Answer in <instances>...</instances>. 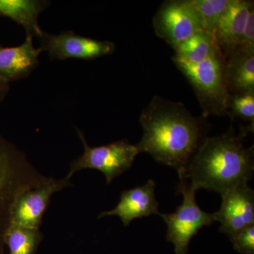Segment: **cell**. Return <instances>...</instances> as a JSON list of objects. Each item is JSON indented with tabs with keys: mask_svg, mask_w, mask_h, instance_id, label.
Here are the masks:
<instances>
[{
	"mask_svg": "<svg viewBox=\"0 0 254 254\" xmlns=\"http://www.w3.org/2000/svg\"><path fill=\"white\" fill-rule=\"evenodd\" d=\"M43 239L40 230L10 225L5 235L8 254H36Z\"/></svg>",
	"mask_w": 254,
	"mask_h": 254,
	"instance_id": "cell-17",
	"label": "cell"
},
{
	"mask_svg": "<svg viewBox=\"0 0 254 254\" xmlns=\"http://www.w3.org/2000/svg\"><path fill=\"white\" fill-rule=\"evenodd\" d=\"M47 178L23 151L0 133V254H5V235L18 195L41 185Z\"/></svg>",
	"mask_w": 254,
	"mask_h": 254,
	"instance_id": "cell-3",
	"label": "cell"
},
{
	"mask_svg": "<svg viewBox=\"0 0 254 254\" xmlns=\"http://www.w3.org/2000/svg\"><path fill=\"white\" fill-rule=\"evenodd\" d=\"M192 2L201 18L203 31L214 36L219 21L232 0H192Z\"/></svg>",
	"mask_w": 254,
	"mask_h": 254,
	"instance_id": "cell-18",
	"label": "cell"
},
{
	"mask_svg": "<svg viewBox=\"0 0 254 254\" xmlns=\"http://www.w3.org/2000/svg\"><path fill=\"white\" fill-rule=\"evenodd\" d=\"M173 62L193 88L203 110V118L227 115L230 94L225 84V59L220 50L195 64Z\"/></svg>",
	"mask_w": 254,
	"mask_h": 254,
	"instance_id": "cell-4",
	"label": "cell"
},
{
	"mask_svg": "<svg viewBox=\"0 0 254 254\" xmlns=\"http://www.w3.org/2000/svg\"><path fill=\"white\" fill-rule=\"evenodd\" d=\"M220 210L215 212V221L220 222V232L230 240L247 227L254 225V191L242 184L221 194Z\"/></svg>",
	"mask_w": 254,
	"mask_h": 254,
	"instance_id": "cell-10",
	"label": "cell"
},
{
	"mask_svg": "<svg viewBox=\"0 0 254 254\" xmlns=\"http://www.w3.org/2000/svg\"><path fill=\"white\" fill-rule=\"evenodd\" d=\"M71 179L48 177L46 181L22 192L15 201L11 213V225L40 230L51 198L56 192L73 186Z\"/></svg>",
	"mask_w": 254,
	"mask_h": 254,
	"instance_id": "cell-8",
	"label": "cell"
},
{
	"mask_svg": "<svg viewBox=\"0 0 254 254\" xmlns=\"http://www.w3.org/2000/svg\"><path fill=\"white\" fill-rule=\"evenodd\" d=\"M155 187V182L150 180L143 186L123 190L116 207L109 211L102 212L98 218L116 215L125 226H128L135 219L148 217L151 214L159 215Z\"/></svg>",
	"mask_w": 254,
	"mask_h": 254,
	"instance_id": "cell-11",
	"label": "cell"
},
{
	"mask_svg": "<svg viewBox=\"0 0 254 254\" xmlns=\"http://www.w3.org/2000/svg\"><path fill=\"white\" fill-rule=\"evenodd\" d=\"M218 49L213 35L200 31L174 49L173 60L195 64L204 62Z\"/></svg>",
	"mask_w": 254,
	"mask_h": 254,
	"instance_id": "cell-16",
	"label": "cell"
},
{
	"mask_svg": "<svg viewBox=\"0 0 254 254\" xmlns=\"http://www.w3.org/2000/svg\"><path fill=\"white\" fill-rule=\"evenodd\" d=\"M155 34L173 49L197 32L203 31L201 18L192 0H168L153 19Z\"/></svg>",
	"mask_w": 254,
	"mask_h": 254,
	"instance_id": "cell-7",
	"label": "cell"
},
{
	"mask_svg": "<svg viewBox=\"0 0 254 254\" xmlns=\"http://www.w3.org/2000/svg\"><path fill=\"white\" fill-rule=\"evenodd\" d=\"M50 4L41 0H0V16L11 18L22 26L26 36L40 38L43 32L38 16Z\"/></svg>",
	"mask_w": 254,
	"mask_h": 254,
	"instance_id": "cell-15",
	"label": "cell"
},
{
	"mask_svg": "<svg viewBox=\"0 0 254 254\" xmlns=\"http://www.w3.org/2000/svg\"><path fill=\"white\" fill-rule=\"evenodd\" d=\"M206 119L193 116L180 102L155 95L140 116L143 133L137 149L178 173L185 172L207 137Z\"/></svg>",
	"mask_w": 254,
	"mask_h": 254,
	"instance_id": "cell-1",
	"label": "cell"
},
{
	"mask_svg": "<svg viewBox=\"0 0 254 254\" xmlns=\"http://www.w3.org/2000/svg\"><path fill=\"white\" fill-rule=\"evenodd\" d=\"M83 143V154L75 159L70 165L66 175L71 179L77 172L86 169H93L105 175L108 185L114 179L121 175L131 168L137 155L139 154L136 145H132L128 140L123 139L100 146L91 147L87 143L84 134L76 128Z\"/></svg>",
	"mask_w": 254,
	"mask_h": 254,
	"instance_id": "cell-6",
	"label": "cell"
},
{
	"mask_svg": "<svg viewBox=\"0 0 254 254\" xmlns=\"http://www.w3.org/2000/svg\"><path fill=\"white\" fill-rule=\"evenodd\" d=\"M225 80L230 94L254 92V53L237 49L227 57Z\"/></svg>",
	"mask_w": 254,
	"mask_h": 254,
	"instance_id": "cell-14",
	"label": "cell"
},
{
	"mask_svg": "<svg viewBox=\"0 0 254 254\" xmlns=\"http://www.w3.org/2000/svg\"><path fill=\"white\" fill-rule=\"evenodd\" d=\"M33 37L26 36L22 44L0 46V78L10 83L28 77L38 66L42 50L33 46Z\"/></svg>",
	"mask_w": 254,
	"mask_h": 254,
	"instance_id": "cell-13",
	"label": "cell"
},
{
	"mask_svg": "<svg viewBox=\"0 0 254 254\" xmlns=\"http://www.w3.org/2000/svg\"><path fill=\"white\" fill-rule=\"evenodd\" d=\"M39 40L40 49L47 52L52 60H93L112 55L115 50L113 42L79 36L72 31H63L58 35L43 32Z\"/></svg>",
	"mask_w": 254,
	"mask_h": 254,
	"instance_id": "cell-9",
	"label": "cell"
},
{
	"mask_svg": "<svg viewBox=\"0 0 254 254\" xmlns=\"http://www.w3.org/2000/svg\"><path fill=\"white\" fill-rule=\"evenodd\" d=\"M230 241L239 253L254 254V225L242 230Z\"/></svg>",
	"mask_w": 254,
	"mask_h": 254,
	"instance_id": "cell-20",
	"label": "cell"
},
{
	"mask_svg": "<svg viewBox=\"0 0 254 254\" xmlns=\"http://www.w3.org/2000/svg\"><path fill=\"white\" fill-rule=\"evenodd\" d=\"M238 49L254 53V7L251 9Z\"/></svg>",
	"mask_w": 254,
	"mask_h": 254,
	"instance_id": "cell-21",
	"label": "cell"
},
{
	"mask_svg": "<svg viewBox=\"0 0 254 254\" xmlns=\"http://www.w3.org/2000/svg\"><path fill=\"white\" fill-rule=\"evenodd\" d=\"M242 128L235 134L232 127L219 136L206 137L185 172H181L195 190L200 189L222 193L248 184L254 170V145L246 148Z\"/></svg>",
	"mask_w": 254,
	"mask_h": 254,
	"instance_id": "cell-2",
	"label": "cell"
},
{
	"mask_svg": "<svg viewBox=\"0 0 254 254\" xmlns=\"http://www.w3.org/2000/svg\"><path fill=\"white\" fill-rule=\"evenodd\" d=\"M178 175L177 193L183 195V201L174 213L159 215L166 223V240L175 246V254H187L190 240L200 229L215 222V213H208L200 208L195 200L197 190L182 173Z\"/></svg>",
	"mask_w": 254,
	"mask_h": 254,
	"instance_id": "cell-5",
	"label": "cell"
},
{
	"mask_svg": "<svg viewBox=\"0 0 254 254\" xmlns=\"http://www.w3.org/2000/svg\"><path fill=\"white\" fill-rule=\"evenodd\" d=\"M227 116L232 119L240 118L254 123V92L230 94Z\"/></svg>",
	"mask_w": 254,
	"mask_h": 254,
	"instance_id": "cell-19",
	"label": "cell"
},
{
	"mask_svg": "<svg viewBox=\"0 0 254 254\" xmlns=\"http://www.w3.org/2000/svg\"><path fill=\"white\" fill-rule=\"evenodd\" d=\"M253 6V1L232 0L219 21L214 38L225 59L238 49L247 18Z\"/></svg>",
	"mask_w": 254,
	"mask_h": 254,
	"instance_id": "cell-12",
	"label": "cell"
},
{
	"mask_svg": "<svg viewBox=\"0 0 254 254\" xmlns=\"http://www.w3.org/2000/svg\"><path fill=\"white\" fill-rule=\"evenodd\" d=\"M10 90L9 83H6L0 78V104L2 103Z\"/></svg>",
	"mask_w": 254,
	"mask_h": 254,
	"instance_id": "cell-22",
	"label": "cell"
}]
</instances>
